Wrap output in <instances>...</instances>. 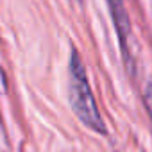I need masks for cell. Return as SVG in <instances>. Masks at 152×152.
<instances>
[{
    "mask_svg": "<svg viewBox=\"0 0 152 152\" xmlns=\"http://www.w3.org/2000/svg\"><path fill=\"white\" fill-rule=\"evenodd\" d=\"M143 100H145V106H147V111L152 118V83H148L145 86V91H143Z\"/></svg>",
    "mask_w": 152,
    "mask_h": 152,
    "instance_id": "3957f363",
    "label": "cell"
},
{
    "mask_svg": "<svg viewBox=\"0 0 152 152\" xmlns=\"http://www.w3.org/2000/svg\"><path fill=\"white\" fill-rule=\"evenodd\" d=\"M107 6H109L111 18H113L115 29H116V34H118L124 61L127 64V70L132 72L134 70V56L131 52V36L132 34H131V20H129L127 11H125L124 0H107Z\"/></svg>",
    "mask_w": 152,
    "mask_h": 152,
    "instance_id": "7a4b0ae2",
    "label": "cell"
},
{
    "mask_svg": "<svg viewBox=\"0 0 152 152\" xmlns=\"http://www.w3.org/2000/svg\"><path fill=\"white\" fill-rule=\"evenodd\" d=\"M68 75H70V104L83 125L95 132H106V125L102 120V115L97 107L88 73L84 68V63L79 56V52L72 48L70 52V63H68Z\"/></svg>",
    "mask_w": 152,
    "mask_h": 152,
    "instance_id": "6da1fadb",
    "label": "cell"
}]
</instances>
